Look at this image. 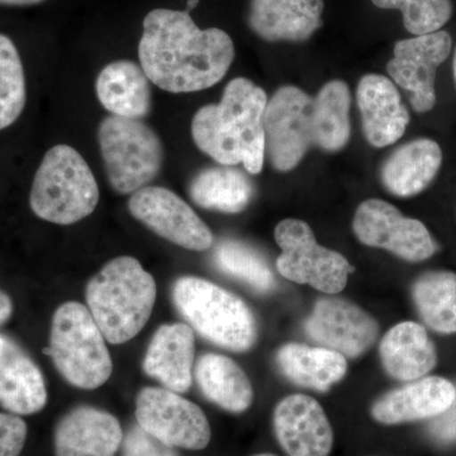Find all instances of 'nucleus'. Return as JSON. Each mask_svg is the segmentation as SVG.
I'll use <instances>...</instances> for the list:
<instances>
[{"label": "nucleus", "instance_id": "obj_1", "mask_svg": "<svg viewBox=\"0 0 456 456\" xmlns=\"http://www.w3.org/2000/svg\"><path fill=\"white\" fill-rule=\"evenodd\" d=\"M139 57L150 82L159 88L200 92L224 79L235 46L220 28L200 29L187 11L160 8L143 20Z\"/></svg>", "mask_w": 456, "mask_h": 456}, {"label": "nucleus", "instance_id": "obj_2", "mask_svg": "<svg viewBox=\"0 0 456 456\" xmlns=\"http://www.w3.org/2000/svg\"><path fill=\"white\" fill-rule=\"evenodd\" d=\"M155 301V279L131 256L110 261L86 287L88 310L106 340L114 345L139 335Z\"/></svg>", "mask_w": 456, "mask_h": 456}, {"label": "nucleus", "instance_id": "obj_3", "mask_svg": "<svg viewBox=\"0 0 456 456\" xmlns=\"http://www.w3.org/2000/svg\"><path fill=\"white\" fill-rule=\"evenodd\" d=\"M173 299L180 314L206 340L237 353L254 346L256 320L235 294L206 279L183 277L174 284Z\"/></svg>", "mask_w": 456, "mask_h": 456}, {"label": "nucleus", "instance_id": "obj_4", "mask_svg": "<svg viewBox=\"0 0 456 456\" xmlns=\"http://www.w3.org/2000/svg\"><path fill=\"white\" fill-rule=\"evenodd\" d=\"M97 180L83 156L68 145L50 149L36 173L29 204L36 216L56 224H73L94 212Z\"/></svg>", "mask_w": 456, "mask_h": 456}, {"label": "nucleus", "instance_id": "obj_5", "mask_svg": "<svg viewBox=\"0 0 456 456\" xmlns=\"http://www.w3.org/2000/svg\"><path fill=\"white\" fill-rule=\"evenodd\" d=\"M49 354L66 382L80 389H97L112 374L106 338L84 305L68 302L57 308L51 326Z\"/></svg>", "mask_w": 456, "mask_h": 456}, {"label": "nucleus", "instance_id": "obj_6", "mask_svg": "<svg viewBox=\"0 0 456 456\" xmlns=\"http://www.w3.org/2000/svg\"><path fill=\"white\" fill-rule=\"evenodd\" d=\"M99 146L110 184L117 193L147 187L163 167V143L140 119L106 117L99 125Z\"/></svg>", "mask_w": 456, "mask_h": 456}, {"label": "nucleus", "instance_id": "obj_7", "mask_svg": "<svg viewBox=\"0 0 456 456\" xmlns=\"http://www.w3.org/2000/svg\"><path fill=\"white\" fill-rule=\"evenodd\" d=\"M275 240L281 248L277 269L284 278L327 294L340 293L346 287L353 272L349 261L318 245L305 222L293 218L281 221L275 228Z\"/></svg>", "mask_w": 456, "mask_h": 456}, {"label": "nucleus", "instance_id": "obj_8", "mask_svg": "<svg viewBox=\"0 0 456 456\" xmlns=\"http://www.w3.org/2000/svg\"><path fill=\"white\" fill-rule=\"evenodd\" d=\"M263 125L273 167L292 170L314 145V99L296 86H283L268 101Z\"/></svg>", "mask_w": 456, "mask_h": 456}, {"label": "nucleus", "instance_id": "obj_9", "mask_svg": "<svg viewBox=\"0 0 456 456\" xmlns=\"http://www.w3.org/2000/svg\"><path fill=\"white\" fill-rule=\"evenodd\" d=\"M136 419L140 428L171 448L202 450L211 441L203 411L167 388H143L137 395Z\"/></svg>", "mask_w": 456, "mask_h": 456}, {"label": "nucleus", "instance_id": "obj_10", "mask_svg": "<svg viewBox=\"0 0 456 456\" xmlns=\"http://www.w3.org/2000/svg\"><path fill=\"white\" fill-rule=\"evenodd\" d=\"M353 228L362 244L386 248L411 263L430 259L436 253V245L425 224L404 217L384 200H369L360 204Z\"/></svg>", "mask_w": 456, "mask_h": 456}, {"label": "nucleus", "instance_id": "obj_11", "mask_svg": "<svg viewBox=\"0 0 456 456\" xmlns=\"http://www.w3.org/2000/svg\"><path fill=\"white\" fill-rule=\"evenodd\" d=\"M128 209L156 235L193 251H206L213 245L208 226L174 191L163 187H145L134 191Z\"/></svg>", "mask_w": 456, "mask_h": 456}, {"label": "nucleus", "instance_id": "obj_12", "mask_svg": "<svg viewBox=\"0 0 456 456\" xmlns=\"http://www.w3.org/2000/svg\"><path fill=\"white\" fill-rule=\"evenodd\" d=\"M452 46V36L445 31L395 44V56L387 69L392 79L411 93V104L416 112H428L436 104V69L448 59Z\"/></svg>", "mask_w": 456, "mask_h": 456}, {"label": "nucleus", "instance_id": "obj_13", "mask_svg": "<svg viewBox=\"0 0 456 456\" xmlns=\"http://www.w3.org/2000/svg\"><path fill=\"white\" fill-rule=\"evenodd\" d=\"M266 106L265 92L244 77L228 83L217 104L221 128L242 146V164L251 174H259L263 169L266 149L263 118Z\"/></svg>", "mask_w": 456, "mask_h": 456}, {"label": "nucleus", "instance_id": "obj_14", "mask_svg": "<svg viewBox=\"0 0 456 456\" xmlns=\"http://www.w3.org/2000/svg\"><path fill=\"white\" fill-rule=\"evenodd\" d=\"M305 332L316 344L358 358L370 349L379 334L377 321L346 299L320 298L305 322Z\"/></svg>", "mask_w": 456, "mask_h": 456}, {"label": "nucleus", "instance_id": "obj_15", "mask_svg": "<svg viewBox=\"0 0 456 456\" xmlns=\"http://www.w3.org/2000/svg\"><path fill=\"white\" fill-rule=\"evenodd\" d=\"M275 436L288 456H329L334 431L316 399L292 395L279 402L273 416Z\"/></svg>", "mask_w": 456, "mask_h": 456}, {"label": "nucleus", "instance_id": "obj_16", "mask_svg": "<svg viewBox=\"0 0 456 456\" xmlns=\"http://www.w3.org/2000/svg\"><path fill=\"white\" fill-rule=\"evenodd\" d=\"M455 393L454 384L445 378H422L378 399L371 407V416L382 425L435 419L448 410Z\"/></svg>", "mask_w": 456, "mask_h": 456}, {"label": "nucleus", "instance_id": "obj_17", "mask_svg": "<svg viewBox=\"0 0 456 456\" xmlns=\"http://www.w3.org/2000/svg\"><path fill=\"white\" fill-rule=\"evenodd\" d=\"M358 106L362 131L371 145L389 146L403 136L410 113L388 77L377 74L362 77L358 86Z\"/></svg>", "mask_w": 456, "mask_h": 456}, {"label": "nucleus", "instance_id": "obj_18", "mask_svg": "<svg viewBox=\"0 0 456 456\" xmlns=\"http://www.w3.org/2000/svg\"><path fill=\"white\" fill-rule=\"evenodd\" d=\"M122 443L118 419L97 408H75L56 428V456H114Z\"/></svg>", "mask_w": 456, "mask_h": 456}, {"label": "nucleus", "instance_id": "obj_19", "mask_svg": "<svg viewBox=\"0 0 456 456\" xmlns=\"http://www.w3.org/2000/svg\"><path fill=\"white\" fill-rule=\"evenodd\" d=\"M323 0H251L248 26L270 42L308 40L322 26Z\"/></svg>", "mask_w": 456, "mask_h": 456}, {"label": "nucleus", "instance_id": "obj_20", "mask_svg": "<svg viewBox=\"0 0 456 456\" xmlns=\"http://www.w3.org/2000/svg\"><path fill=\"white\" fill-rule=\"evenodd\" d=\"M196 338L184 323H167L155 332L143 359V371L165 388L185 393L191 386Z\"/></svg>", "mask_w": 456, "mask_h": 456}, {"label": "nucleus", "instance_id": "obj_21", "mask_svg": "<svg viewBox=\"0 0 456 456\" xmlns=\"http://www.w3.org/2000/svg\"><path fill=\"white\" fill-rule=\"evenodd\" d=\"M46 402L40 369L16 341L0 334V404L16 415H32Z\"/></svg>", "mask_w": 456, "mask_h": 456}, {"label": "nucleus", "instance_id": "obj_22", "mask_svg": "<svg viewBox=\"0 0 456 456\" xmlns=\"http://www.w3.org/2000/svg\"><path fill=\"white\" fill-rule=\"evenodd\" d=\"M379 354L387 373L402 382L419 379L437 362L436 349L428 331L412 321L393 326L380 342Z\"/></svg>", "mask_w": 456, "mask_h": 456}, {"label": "nucleus", "instance_id": "obj_23", "mask_svg": "<svg viewBox=\"0 0 456 456\" xmlns=\"http://www.w3.org/2000/svg\"><path fill=\"white\" fill-rule=\"evenodd\" d=\"M441 163L443 151L439 143L430 139L411 141L398 147L384 163V187L397 197L417 196L436 178Z\"/></svg>", "mask_w": 456, "mask_h": 456}, {"label": "nucleus", "instance_id": "obj_24", "mask_svg": "<svg viewBox=\"0 0 456 456\" xmlns=\"http://www.w3.org/2000/svg\"><path fill=\"white\" fill-rule=\"evenodd\" d=\"M102 106L113 116L141 119L151 110L150 80L141 66L132 61H114L98 75L95 83Z\"/></svg>", "mask_w": 456, "mask_h": 456}, {"label": "nucleus", "instance_id": "obj_25", "mask_svg": "<svg viewBox=\"0 0 456 456\" xmlns=\"http://www.w3.org/2000/svg\"><path fill=\"white\" fill-rule=\"evenodd\" d=\"M277 364L290 382L320 392L329 391L347 371V362L342 354L302 344L281 346L277 353Z\"/></svg>", "mask_w": 456, "mask_h": 456}, {"label": "nucleus", "instance_id": "obj_26", "mask_svg": "<svg viewBox=\"0 0 456 456\" xmlns=\"http://www.w3.org/2000/svg\"><path fill=\"white\" fill-rule=\"evenodd\" d=\"M196 379L204 397L228 412H244L253 403L248 375L227 356L204 354L196 365Z\"/></svg>", "mask_w": 456, "mask_h": 456}, {"label": "nucleus", "instance_id": "obj_27", "mask_svg": "<svg viewBox=\"0 0 456 456\" xmlns=\"http://www.w3.org/2000/svg\"><path fill=\"white\" fill-rule=\"evenodd\" d=\"M189 194L202 208L240 213L250 203L254 188L240 170L231 167H209L193 179Z\"/></svg>", "mask_w": 456, "mask_h": 456}, {"label": "nucleus", "instance_id": "obj_28", "mask_svg": "<svg viewBox=\"0 0 456 456\" xmlns=\"http://www.w3.org/2000/svg\"><path fill=\"white\" fill-rule=\"evenodd\" d=\"M412 298L426 325L439 334H456L455 273H425L413 284Z\"/></svg>", "mask_w": 456, "mask_h": 456}, {"label": "nucleus", "instance_id": "obj_29", "mask_svg": "<svg viewBox=\"0 0 456 456\" xmlns=\"http://www.w3.org/2000/svg\"><path fill=\"white\" fill-rule=\"evenodd\" d=\"M349 86L340 80L327 83L314 98V145L338 151L350 139Z\"/></svg>", "mask_w": 456, "mask_h": 456}, {"label": "nucleus", "instance_id": "obj_30", "mask_svg": "<svg viewBox=\"0 0 456 456\" xmlns=\"http://www.w3.org/2000/svg\"><path fill=\"white\" fill-rule=\"evenodd\" d=\"M212 260L224 274L244 281L256 292L268 293L275 287L274 275L263 255L244 242L221 240L213 251Z\"/></svg>", "mask_w": 456, "mask_h": 456}, {"label": "nucleus", "instance_id": "obj_31", "mask_svg": "<svg viewBox=\"0 0 456 456\" xmlns=\"http://www.w3.org/2000/svg\"><path fill=\"white\" fill-rule=\"evenodd\" d=\"M26 106V77L16 45L0 35V131L13 125Z\"/></svg>", "mask_w": 456, "mask_h": 456}, {"label": "nucleus", "instance_id": "obj_32", "mask_svg": "<svg viewBox=\"0 0 456 456\" xmlns=\"http://www.w3.org/2000/svg\"><path fill=\"white\" fill-rule=\"evenodd\" d=\"M191 134L200 150L217 163L232 167L242 163V146L221 128L217 104L200 108L191 122Z\"/></svg>", "mask_w": 456, "mask_h": 456}, {"label": "nucleus", "instance_id": "obj_33", "mask_svg": "<svg viewBox=\"0 0 456 456\" xmlns=\"http://www.w3.org/2000/svg\"><path fill=\"white\" fill-rule=\"evenodd\" d=\"M382 9H398L403 25L415 36L440 31L452 16V0H371Z\"/></svg>", "mask_w": 456, "mask_h": 456}, {"label": "nucleus", "instance_id": "obj_34", "mask_svg": "<svg viewBox=\"0 0 456 456\" xmlns=\"http://www.w3.org/2000/svg\"><path fill=\"white\" fill-rule=\"evenodd\" d=\"M123 456H178L175 450L134 426L123 439Z\"/></svg>", "mask_w": 456, "mask_h": 456}, {"label": "nucleus", "instance_id": "obj_35", "mask_svg": "<svg viewBox=\"0 0 456 456\" xmlns=\"http://www.w3.org/2000/svg\"><path fill=\"white\" fill-rule=\"evenodd\" d=\"M26 437L27 426L22 419L0 413V456H20Z\"/></svg>", "mask_w": 456, "mask_h": 456}, {"label": "nucleus", "instance_id": "obj_36", "mask_svg": "<svg viewBox=\"0 0 456 456\" xmlns=\"http://www.w3.org/2000/svg\"><path fill=\"white\" fill-rule=\"evenodd\" d=\"M430 434L439 443H456V393L454 401L448 410L435 417L431 422Z\"/></svg>", "mask_w": 456, "mask_h": 456}, {"label": "nucleus", "instance_id": "obj_37", "mask_svg": "<svg viewBox=\"0 0 456 456\" xmlns=\"http://www.w3.org/2000/svg\"><path fill=\"white\" fill-rule=\"evenodd\" d=\"M12 311H13V305H12L11 298L7 293L0 290V325L7 322L11 318Z\"/></svg>", "mask_w": 456, "mask_h": 456}, {"label": "nucleus", "instance_id": "obj_38", "mask_svg": "<svg viewBox=\"0 0 456 456\" xmlns=\"http://www.w3.org/2000/svg\"><path fill=\"white\" fill-rule=\"evenodd\" d=\"M45 0H0L2 5H12V7H26V5L40 4Z\"/></svg>", "mask_w": 456, "mask_h": 456}, {"label": "nucleus", "instance_id": "obj_39", "mask_svg": "<svg viewBox=\"0 0 456 456\" xmlns=\"http://www.w3.org/2000/svg\"><path fill=\"white\" fill-rule=\"evenodd\" d=\"M198 3H200V0H188V4H187L188 13H189V12L193 11V9L197 7Z\"/></svg>", "mask_w": 456, "mask_h": 456}, {"label": "nucleus", "instance_id": "obj_40", "mask_svg": "<svg viewBox=\"0 0 456 456\" xmlns=\"http://www.w3.org/2000/svg\"><path fill=\"white\" fill-rule=\"evenodd\" d=\"M452 70H454V79L456 84V50L454 53V61H452Z\"/></svg>", "mask_w": 456, "mask_h": 456}, {"label": "nucleus", "instance_id": "obj_41", "mask_svg": "<svg viewBox=\"0 0 456 456\" xmlns=\"http://www.w3.org/2000/svg\"><path fill=\"white\" fill-rule=\"evenodd\" d=\"M254 456H277V455H274V454H256V455H254Z\"/></svg>", "mask_w": 456, "mask_h": 456}]
</instances>
